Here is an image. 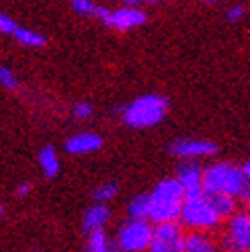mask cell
Returning <instances> with one entry per match:
<instances>
[{"instance_id": "6da1fadb", "label": "cell", "mask_w": 250, "mask_h": 252, "mask_svg": "<svg viewBox=\"0 0 250 252\" xmlns=\"http://www.w3.org/2000/svg\"><path fill=\"white\" fill-rule=\"evenodd\" d=\"M185 191L181 183L174 179L160 181L152 193H150V221L152 223H166V221H179L181 211L185 205Z\"/></svg>"}, {"instance_id": "7a4b0ae2", "label": "cell", "mask_w": 250, "mask_h": 252, "mask_svg": "<svg viewBox=\"0 0 250 252\" xmlns=\"http://www.w3.org/2000/svg\"><path fill=\"white\" fill-rule=\"evenodd\" d=\"M168 113V98L162 94H142L133 98L131 103L123 105L121 119L127 127L146 129L154 127Z\"/></svg>"}, {"instance_id": "3957f363", "label": "cell", "mask_w": 250, "mask_h": 252, "mask_svg": "<svg viewBox=\"0 0 250 252\" xmlns=\"http://www.w3.org/2000/svg\"><path fill=\"white\" fill-rule=\"evenodd\" d=\"M203 191L226 193L240 201L244 191V170L232 162H211L203 170Z\"/></svg>"}, {"instance_id": "277c9868", "label": "cell", "mask_w": 250, "mask_h": 252, "mask_svg": "<svg viewBox=\"0 0 250 252\" xmlns=\"http://www.w3.org/2000/svg\"><path fill=\"white\" fill-rule=\"evenodd\" d=\"M179 221L185 225V230H189V232H216L221 228L223 218L216 211V207L209 203L205 193H201V195L185 199Z\"/></svg>"}, {"instance_id": "5b68a950", "label": "cell", "mask_w": 250, "mask_h": 252, "mask_svg": "<svg viewBox=\"0 0 250 252\" xmlns=\"http://www.w3.org/2000/svg\"><path fill=\"white\" fill-rule=\"evenodd\" d=\"M219 244L228 252H250V207H240L223 221Z\"/></svg>"}, {"instance_id": "8992f818", "label": "cell", "mask_w": 250, "mask_h": 252, "mask_svg": "<svg viewBox=\"0 0 250 252\" xmlns=\"http://www.w3.org/2000/svg\"><path fill=\"white\" fill-rule=\"evenodd\" d=\"M154 236V223L150 220H133L129 218L119 225L115 240L123 252H148Z\"/></svg>"}, {"instance_id": "52a82bcc", "label": "cell", "mask_w": 250, "mask_h": 252, "mask_svg": "<svg viewBox=\"0 0 250 252\" xmlns=\"http://www.w3.org/2000/svg\"><path fill=\"white\" fill-rule=\"evenodd\" d=\"M187 230L181 221L154 223V236L148 252H185Z\"/></svg>"}, {"instance_id": "ba28073f", "label": "cell", "mask_w": 250, "mask_h": 252, "mask_svg": "<svg viewBox=\"0 0 250 252\" xmlns=\"http://www.w3.org/2000/svg\"><path fill=\"white\" fill-rule=\"evenodd\" d=\"M218 144L199 137H179L168 146V152L179 160H203L218 154Z\"/></svg>"}, {"instance_id": "9c48e42d", "label": "cell", "mask_w": 250, "mask_h": 252, "mask_svg": "<svg viewBox=\"0 0 250 252\" xmlns=\"http://www.w3.org/2000/svg\"><path fill=\"white\" fill-rule=\"evenodd\" d=\"M203 166L199 160H181L177 168V181L181 183L187 197H195L203 193Z\"/></svg>"}, {"instance_id": "30bf717a", "label": "cell", "mask_w": 250, "mask_h": 252, "mask_svg": "<svg viewBox=\"0 0 250 252\" xmlns=\"http://www.w3.org/2000/svg\"><path fill=\"white\" fill-rule=\"evenodd\" d=\"M146 23V12L137 6H121L115 8L111 12V21H109V27H113L117 31H131L142 27Z\"/></svg>"}, {"instance_id": "8fae6325", "label": "cell", "mask_w": 250, "mask_h": 252, "mask_svg": "<svg viewBox=\"0 0 250 252\" xmlns=\"http://www.w3.org/2000/svg\"><path fill=\"white\" fill-rule=\"evenodd\" d=\"M101 148H103V137L93 131H82L76 135H70L66 140V152L74 156L93 154V152H98Z\"/></svg>"}, {"instance_id": "7c38bea8", "label": "cell", "mask_w": 250, "mask_h": 252, "mask_svg": "<svg viewBox=\"0 0 250 252\" xmlns=\"http://www.w3.org/2000/svg\"><path fill=\"white\" fill-rule=\"evenodd\" d=\"M111 220V209L107 207V203H94L84 211L82 216V223L80 228L84 234H91L96 230H105V225Z\"/></svg>"}, {"instance_id": "4fadbf2b", "label": "cell", "mask_w": 250, "mask_h": 252, "mask_svg": "<svg viewBox=\"0 0 250 252\" xmlns=\"http://www.w3.org/2000/svg\"><path fill=\"white\" fill-rule=\"evenodd\" d=\"M219 246L214 232H187L185 252H219Z\"/></svg>"}, {"instance_id": "5bb4252c", "label": "cell", "mask_w": 250, "mask_h": 252, "mask_svg": "<svg viewBox=\"0 0 250 252\" xmlns=\"http://www.w3.org/2000/svg\"><path fill=\"white\" fill-rule=\"evenodd\" d=\"M84 252H123V250L117 244L115 238L107 236L105 230H96V232L86 234Z\"/></svg>"}, {"instance_id": "9a60e30c", "label": "cell", "mask_w": 250, "mask_h": 252, "mask_svg": "<svg viewBox=\"0 0 250 252\" xmlns=\"http://www.w3.org/2000/svg\"><path fill=\"white\" fill-rule=\"evenodd\" d=\"M203 193L209 199V203L216 207V211L223 218V221H226L230 216H234V213L240 209L238 207L240 201L236 199V197H232V195H226V193H209V191H203Z\"/></svg>"}, {"instance_id": "2e32d148", "label": "cell", "mask_w": 250, "mask_h": 252, "mask_svg": "<svg viewBox=\"0 0 250 252\" xmlns=\"http://www.w3.org/2000/svg\"><path fill=\"white\" fill-rule=\"evenodd\" d=\"M37 160H39V166L47 179H56L58 172H60V156L56 152V148L43 146L39 150V154H37Z\"/></svg>"}, {"instance_id": "e0dca14e", "label": "cell", "mask_w": 250, "mask_h": 252, "mask_svg": "<svg viewBox=\"0 0 250 252\" xmlns=\"http://www.w3.org/2000/svg\"><path fill=\"white\" fill-rule=\"evenodd\" d=\"M127 216L133 220H148L150 218V193H140L129 201Z\"/></svg>"}, {"instance_id": "ac0fdd59", "label": "cell", "mask_w": 250, "mask_h": 252, "mask_svg": "<svg viewBox=\"0 0 250 252\" xmlns=\"http://www.w3.org/2000/svg\"><path fill=\"white\" fill-rule=\"evenodd\" d=\"M12 37H15V39H17L21 45H25V47H31V49H39V47H43V45H45V37H43L41 33L33 31V29L19 27Z\"/></svg>"}, {"instance_id": "d6986e66", "label": "cell", "mask_w": 250, "mask_h": 252, "mask_svg": "<svg viewBox=\"0 0 250 252\" xmlns=\"http://www.w3.org/2000/svg\"><path fill=\"white\" fill-rule=\"evenodd\" d=\"M117 193H119V185L115 181H107L94 189L93 199H94V203H109L111 199L117 197Z\"/></svg>"}, {"instance_id": "ffe728a7", "label": "cell", "mask_w": 250, "mask_h": 252, "mask_svg": "<svg viewBox=\"0 0 250 252\" xmlns=\"http://www.w3.org/2000/svg\"><path fill=\"white\" fill-rule=\"evenodd\" d=\"M72 8L76 10L80 17H94L98 4L94 0H72Z\"/></svg>"}, {"instance_id": "44dd1931", "label": "cell", "mask_w": 250, "mask_h": 252, "mask_svg": "<svg viewBox=\"0 0 250 252\" xmlns=\"http://www.w3.org/2000/svg\"><path fill=\"white\" fill-rule=\"evenodd\" d=\"M0 84H2L6 91H17V88H19L17 74L12 72L8 66H0Z\"/></svg>"}, {"instance_id": "7402d4cb", "label": "cell", "mask_w": 250, "mask_h": 252, "mask_svg": "<svg viewBox=\"0 0 250 252\" xmlns=\"http://www.w3.org/2000/svg\"><path fill=\"white\" fill-rule=\"evenodd\" d=\"M242 170H244V191L240 195V203L244 207H250V160L242 164Z\"/></svg>"}, {"instance_id": "603a6c76", "label": "cell", "mask_w": 250, "mask_h": 252, "mask_svg": "<svg viewBox=\"0 0 250 252\" xmlns=\"http://www.w3.org/2000/svg\"><path fill=\"white\" fill-rule=\"evenodd\" d=\"M93 113H94V109H93L91 103H78V105H74V109H72V115L76 117L78 121L91 119V117H93Z\"/></svg>"}, {"instance_id": "cb8c5ba5", "label": "cell", "mask_w": 250, "mask_h": 252, "mask_svg": "<svg viewBox=\"0 0 250 252\" xmlns=\"http://www.w3.org/2000/svg\"><path fill=\"white\" fill-rule=\"evenodd\" d=\"M19 29V25L15 23V19L0 12V33L2 35H15V31Z\"/></svg>"}, {"instance_id": "d4e9b609", "label": "cell", "mask_w": 250, "mask_h": 252, "mask_svg": "<svg viewBox=\"0 0 250 252\" xmlns=\"http://www.w3.org/2000/svg\"><path fill=\"white\" fill-rule=\"evenodd\" d=\"M244 15H246V8H244L242 4H234V6H230V8L226 10V19H228L230 23L242 21V19H244Z\"/></svg>"}, {"instance_id": "484cf974", "label": "cell", "mask_w": 250, "mask_h": 252, "mask_svg": "<svg viewBox=\"0 0 250 252\" xmlns=\"http://www.w3.org/2000/svg\"><path fill=\"white\" fill-rule=\"evenodd\" d=\"M31 189H33L31 183H21V185H17L15 193H17V197H27V195L31 193Z\"/></svg>"}, {"instance_id": "4316f807", "label": "cell", "mask_w": 250, "mask_h": 252, "mask_svg": "<svg viewBox=\"0 0 250 252\" xmlns=\"http://www.w3.org/2000/svg\"><path fill=\"white\" fill-rule=\"evenodd\" d=\"M125 6H137V2H142V0H121Z\"/></svg>"}, {"instance_id": "83f0119b", "label": "cell", "mask_w": 250, "mask_h": 252, "mask_svg": "<svg viewBox=\"0 0 250 252\" xmlns=\"http://www.w3.org/2000/svg\"><path fill=\"white\" fill-rule=\"evenodd\" d=\"M2 213H4V207H2V203H0V218H2Z\"/></svg>"}, {"instance_id": "f1b7e54d", "label": "cell", "mask_w": 250, "mask_h": 252, "mask_svg": "<svg viewBox=\"0 0 250 252\" xmlns=\"http://www.w3.org/2000/svg\"><path fill=\"white\" fill-rule=\"evenodd\" d=\"M146 2H158V0H146Z\"/></svg>"}, {"instance_id": "f546056e", "label": "cell", "mask_w": 250, "mask_h": 252, "mask_svg": "<svg viewBox=\"0 0 250 252\" xmlns=\"http://www.w3.org/2000/svg\"><path fill=\"white\" fill-rule=\"evenodd\" d=\"M203 2H216V0H203Z\"/></svg>"}, {"instance_id": "4dcf8cb0", "label": "cell", "mask_w": 250, "mask_h": 252, "mask_svg": "<svg viewBox=\"0 0 250 252\" xmlns=\"http://www.w3.org/2000/svg\"><path fill=\"white\" fill-rule=\"evenodd\" d=\"M219 252H228V250H219Z\"/></svg>"}]
</instances>
